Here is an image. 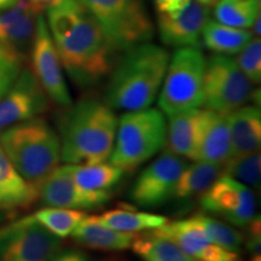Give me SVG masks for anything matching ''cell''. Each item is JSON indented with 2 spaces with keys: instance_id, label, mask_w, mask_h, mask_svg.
Returning <instances> with one entry per match:
<instances>
[{
  "instance_id": "cell-1",
  "label": "cell",
  "mask_w": 261,
  "mask_h": 261,
  "mask_svg": "<svg viewBox=\"0 0 261 261\" xmlns=\"http://www.w3.org/2000/svg\"><path fill=\"white\" fill-rule=\"evenodd\" d=\"M46 21L62 67L77 86L92 87L110 74L116 51L83 3L62 0L47 9Z\"/></svg>"
},
{
  "instance_id": "cell-2",
  "label": "cell",
  "mask_w": 261,
  "mask_h": 261,
  "mask_svg": "<svg viewBox=\"0 0 261 261\" xmlns=\"http://www.w3.org/2000/svg\"><path fill=\"white\" fill-rule=\"evenodd\" d=\"M168 62V51L150 42L126 50L110 71L104 102L113 110L125 112L150 108L159 96Z\"/></svg>"
},
{
  "instance_id": "cell-3",
  "label": "cell",
  "mask_w": 261,
  "mask_h": 261,
  "mask_svg": "<svg viewBox=\"0 0 261 261\" xmlns=\"http://www.w3.org/2000/svg\"><path fill=\"white\" fill-rule=\"evenodd\" d=\"M116 127L115 113L104 100L84 98L71 103L60 122L61 161L68 165L108 161Z\"/></svg>"
},
{
  "instance_id": "cell-4",
  "label": "cell",
  "mask_w": 261,
  "mask_h": 261,
  "mask_svg": "<svg viewBox=\"0 0 261 261\" xmlns=\"http://www.w3.org/2000/svg\"><path fill=\"white\" fill-rule=\"evenodd\" d=\"M0 145L18 174L38 190L60 166V137L41 117L6 127Z\"/></svg>"
},
{
  "instance_id": "cell-5",
  "label": "cell",
  "mask_w": 261,
  "mask_h": 261,
  "mask_svg": "<svg viewBox=\"0 0 261 261\" xmlns=\"http://www.w3.org/2000/svg\"><path fill=\"white\" fill-rule=\"evenodd\" d=\"M167 122L161 110L146 108L126 112L117 119L112 165L129 172L154 158L166 145Z\"/></svg>"
},
{
  "instance_id": "cell-6",
  "label": "cell",
  "mask_w": 261,
  "mask_h": 261,
  "mask_svg": "<svg viewBox=\"0 0 261 261\" xmlns=\"http://www.w3.org/2000/svg\"><path fill=\"white\" fill-rule=\"evenodd\" d=\"M205 57L197 47H179L169 62L159 92V107L167 116L202 107Z\"/></svg>"
},
{
  "instance_id": "cell-7",
  "label": "cell",
  "mask_w": 261,
  "mask_h": 261,
  "mask_svg": "<svg viewBox=\"0 0 261 261\" xmlns=\"http://www.w3.org/2000/svg\"><path fill=\"white\" fill-rule=\"evenodd\" d=\"M97 19L116 52L150 42L154 24L144 0H79Z\"/></svg>"
},
{
  "instance_id": "cell-8",
  "label": "cell",
  "mask_w": 261,
  "mask_h": 261,
  "mask_svg": "<svg viewBox=\"0 0 261 261\" xmlns=\"http://www.w3.org/2000/svg\"><path fill=\"white\" fill-rule=\"evenodd\" d=\"M253 96V84L238 68L236 61L218 54L205 60L202 103L204 109L230 114L246 106Z\"/></svg>"
},
{
  "instance_id": "cell-9",
  "label": "cell",
  "mask_w": 261,
  "mask_h": 261,
  "mask_svg": "<svg viewBox=\"0 0 261 261\" xmlns=\"http://www.w3.org/2000/svg\"><path fill=\"white\" fill-rule=\"evenodd\" d=\"M161 41L172 47L201 46V34L210 10L196 0H155Z\"/></svg>"
},
{
  "instance_id": "cell-10",
  "label": "cell",
  "mask_w": 261,
  "mask_h": 261,
  "mask_svg": "<svg viewBox=\"0 0 261 261\" xmlns=\"http://www.w3.org/2000/svg\"><path fill=\"white\" fill-rule=\"evenodd\" d=\"M60 248L61 238L33 215L0 228V261H51Z\"/></svg>"
},
{
  "instance_id": "cell-11",
  "label": "cell",
  "mask_w": 261,
  "mask_h": 261,
  "mask_svg": "<svg viewBox=\"0 0 261 261\" xmlns=\"http://www.w3.org/2000/svg\"><path fill=\"white\" fill-rule=\"evenodd\" d=\"M187 161L171 151L163 152L143 169L133 182L129 200L142 208H156L173 197Z\"/></svg>"
},
{
  "instance_id": "cell-12",
  "label": "cell",
  "mask_w": 261,
  "mask_h": 261,
  "mask_svg": "<svg viewBox=\"0 0 261 261\" xmlns=\"http://www.w3.org/2000/svg\"><path fill=\"white\" fill-rule=\"evenodd\" d=\"M201 205L234 226H247L255 219L256 202L253 190L233 178L220 177L202 194Z\"/></svg>"
},
{
  "instance_id": "cell-13",
  "label": "cell",
  "mask_w": 261,
  "mask_h": 261,
  "mask_svg": "<svg viewBox=\"0 0 261 261\" xmlns=\"http://www.w3.org/2000/svg\"><path fill=\"white\" fill-rule=\"evenodd\" d=\"M33 73L47 93L48 98L58 106L69 107L71 96L65 83L60 56L48 31L46 19L39 14L35 25V35L32 44Z\"/></svg>"
},
{
  "instance_id": "cell-14",
  "label": "cell",
  "mask_w": 261,
  "mask_h": 261,
  "mask_svg": "<svg viewBox=\"0 0 261 261\" xmlns=\"http://www.w3.org/2000/svg\"><path fill=\"white\" fill-rule=\"evenodd\" d=\"M48 99L34 73L23 68L14 85L0 98V129L41 115L47 110Z\"/></svg>"
},
{
  "instance_id": "cell-15",
  "label": "cell",
  "mask_w": 261,
  "mask_h": 261,
  "mask_svg": "<svg viewBox=\"0 0 261 261\" xmlns=\"http://www.w3.org/2000/svg\"><path fill=\"white\" fill-rule=\"evenodd\" d=\"M39 197L47 207L86 211L102 207L112 197L109 191L81 189L73 177V165L58 166L39 187Z\"/></svg>"
},
{
  "instance_id": "cell-16",
  "label": "cell",
  "mask_w": 261,
  "mask_h": 261,
  "mask_svg": "<svg viewBox=\"0 0 261 261\" xmlns=\"http://www.w3.org/2000/svg\"><path fill=\"white\" fill-rule=\"evenodd\" d=\"M162 236L171 238L196 261H241L237 253L224 249L205 236L195 217L172 221L158 230Z\"/></svg>"
},
{
  "instance_id": "cell-17",
  "label": "cell",
  "mask_w": 261,
  "mask_h": 261,
  "mask_svg": "<svg viewBox=\"0 0 261 261\" xmlns=\"http://www.w3.org/2000/svg\"><path fill=\"white\" fill-rule=\"evenodd\" d=\"M213 114L212 110L195 108L168 116L166 133L168 151L196 161L201 137Z\"/></svg>"
},
{
  "instance_id": "cell-18",
  "label": "cell",
  "mask_w": 261,
  "mask_h": 261,
  "mask_svg": "<svg viewBox=\"0 0 261 261\" xmlns=\"http://www.w3.org/2000/svg\"><path fill=\"white\" fill-rule=\"evenodd\" d=\"M37 12L28 0H17L0 11V45L25 58L35 35Z\"/></svg>"
},
{
  "instance_id": "cell-19",
  "label": "cell",
  "mask_w": 261,
  "mask_h": 261,
  "mask_svg": "<svg viewBox=\"0 0 261 261\" xmlns=\"http://www.w3.org/2000/svg\"><path fill=\"white\" fill-rule=\"evenodd\" d=\"M233 156L259 151L261 112L256 106H243L227 114Z\"/></svg>"
},
{
  "instance_id": "cell-20",
  "label": "cell",
  "mask_w": 261,
  "mask_h": 261,
  "mask_svg": "<svg viewBox=\"0 0 261 261\" xmlns=\"http://www.w3.org/2000/svg\"><path fill=\"white\" fill-rule=\"evenodd\" d=\"M80 246L97 250H126L132 247L137 233L115 230L96 220L94 217H86L75 227L70 234Z\"/></svg>"
},
{
  "instance_id": "cell-21",
  "label": "cell",
  "mask_w": 261,
  "mask_h": 261,
  "mask_svg": "<svg viewBox=\"0 0 261 261\" xmlns=\"http://www.w3.org/2000/svg\"><path fill=\"white\" fill-rule=\"evenodd\" d=\"M38 197V189L18 174L0 145V211L23 210Z\"/></svg>"
},
{
  "instance_id": "cell-22",
  "label": "cell",
  "mask_w": 261,
  "mask_h": 261,
  "mask_svg": "<svg viewBox=\"0 0 261 261\" xmlns=\"http://www.w3.org/2000/svg\"><path fill=\"white\" fill-rule=\"evenodd\" d=\"M233 156L227 114L214 113L201 137L196 161L224 165Z\"/></svg>"
},
{
  "instance_id": "cell-23",
  "label": "cell",
  "mask_w": 261,
  "mask_h": 261,
  "mask_svg": "<svg viewBox=\"0 0 261 261\" xmlns=\"http://www.w3.org/2000/svg\"><path fill=\"white\" fill-rule=\"evenodd\" d=\"M253 39V33L248 29L233 28L208 19L203 25L201 41L214 54L232 56L237 55Z\"/></svg>"
},
{
  "instance_id": "cell-24",
  "label": "cell",
  "mask_w": 261,
  "mask_h": 261,
  "mask_svg": "<svg viewBox=\"0 0 261 261\" xmlns=\"http://www.w3.org/2000/svg\"><path fill=\"white\" fill-rule=\"evenodd\" d=\"M221 172L223 165L195 161V163L182 169L173 196L179 200H189L197 195H202L220 177Z\"/></svg>"
},
{
  "instance_id": "cell-25",
  "label": "cell",
  "mask_w": 261,
  "mask_h": 261,
  "mask_svg": "<svg viewBox=\"0 0 261 261\" xmlns=\"http://www.w3.org/2000/svg\"><path fill=\"white\" fill-rule=\"evenodd\" d=\"M130 248L143 261H196L174 241L155 231L137 236Z\"/></svg>"
},
{
  "instance_id": "cell-26",
  "label": "cell",
  "mask_w": 261,
  "mask_h": 261,
  "mask_svg": "<svg viewBox=\"0 0 261 261\" xmlns=\"http://www.w3.org/2000/svg\"><path fill=\"white\" fill-rule=\"evenodd\" d=\"M94 218L107 226L129 233L158 230L168 223L167 218L162 215L126 210H113Z\"/></svg>"
},
{
  "instance_id": "cell-27",
  "label": "cell",
  "mask_w": 261,
  "mask_h": 261,
  "mask_svg": "<svg viewBox=\"0 0 261 261\" xmlns=\"http://www.w3.org/2000/svg\"><path fill=\"white\" fill-rule=\"evenodd\" d=\"M121 168L110 162L73 165V177L77 185L89 191H109L123 177Z\"/></svg>"
},
{
  "instance_id": "cell-28",
  "label": "cell",
  "mask_w": 261,
  "mask_h": 261,
  "mask_svg": "<svg viewBox=\"0 0 261 261\" xmlns=\"http://www.w3.org/2000/svg\"><path fill=\"white\" fill-rule=\"evenodd\" d=\"M260 16V0H218L214 6L217 22L228 27L248 29Z\"/></svg>"
},
{
  "instance_id": "cell-29",
  "label": "cell",
  "mask_w": 261,
  "mask_h": 261,
  "mask_svg": "<svg viewBox=\"0 0 261 261\" xmlns=\"http://www.w3.org/2000/svg\"><path fill=\"white\" fill-rule=\"evenodd\" d=\"M33 218L52 234L65 238L73 233L75 227L86 218V214L81 211L47 207L38 211Z\"/></svg>"
},
{
  "instance_id": "cell-30",
  "label": "cell",
  "mask_w": 261,
  "mask_h": 261,
  "mask_svg": "<svg viewBox=\"0 0 261 261\" xmlns=\"http://www.w3.org/2000/svg\"><path fill=\"white\" fill-rule=\"evenodd\" d=\"M221 174L233 178L248 188L259 189L261 179V158L259 151L232 156L223 165Z\"/></svg>"
},
{
  "instance_id": "cell-31",
  "label": "cell",
  "mask_w": 261,
  "mask_h": 261,
  "mask_svg": "<svg viewBox=\"0 0 261 261\" xmlns=\"http://www.w3.org/2000/svg\"><path fill=\"white\" fill-rule=\"evenodd\" d=\"M195 219L203 230L212 242L218 244L224 249L230 252L238 253L243 246V234L234 230L232 226L227 225L224 221H220L210 215L196 214Z\"/></svg>"
},
{
  "instance_id": "cell-32",
  "label": "cell",
  "mask_w": 261,
  "mask_h": 261,
  "mask_svg": "<svg viewBox=\"0 0 261 261\" xmlns=\"http://www.w3.org/2000/svg\"><path fill=\"white\" fill-rule=\"evenodd\" d=\"M234 61L242 73L252 84L261 81V41L260 38H253L242 50L238 52Z\"/></svg>"
},
{
  "instance_id": "cell-33",
  "label": "cell",
  "mask_w": 261,
  "mask_h": 261,
  "mask_svg": "<svg viewBox=\"0 0 261 261\" xmlns=\"http://www.w3.org/2000/svg\"><path fill=\"white\" fill-rule=\"evenodd\" d=\"M23 60L16 52L0 45V98L8 92L23 69Z\"/></svg>"
},
{
  "instance_id": "cell-34",
  "label": "cell",
  "mask_w": 261,
  "mask_h": 261,
  "mask_svg": "<svg viewBox=\"0 0 261 261\" xmlns=\"http://www.w3.org/2000/svg\"><path fill=\"white\" fill-rule=\"evenodd\" d=\"M248 227L247 248L250 252L252 259L250 261H260V218L254 219Z\"/></svg>"
},
{
  "instance_id": "cell-35",
  "label": "cell",
  "mask_w": 261,
  "mask_h": 261,
  "mask_svg": "<svg viewBox=\"0 0 261 261\" xmlns=\"http://www.w3.org/2000/svg\"><path fill=\"white\" fill-rule=\"evenodd\" d=\"M51 261H90L89 257L79 250H64V252H58Z\"/></svg>"
},
{
  "instance_id": "cell-36",
  "label": "cell",
  "mask_w": 261,
  "mask_h": 261,
  "mask_svg": "<svg viewBox=\"0 0 261 261\" xmlns=\"http://www.w3.org/2000/svg\"><path fill=\"white\" fill-rule=\"evenodd\" d=\"M28 2L32 5V8L34 9V11L37 14H40L44 10H47L52 8V6L60 4L62 0H28Z\"/></svg>"
},
{
  "instance_id": "cell-37",
  "label": "cell",
  "mask_w": 261,
  "mask_h": 261,
  "mask_svg": "<svg viewBox=\"0 0 261 261\" xmlns=\"http://www.w3.org/2000/svg\"><path fill=\"white\" fill-rule=\"evenodd\" d=\"M15 3L16 2H14V0H0V11L6 8H9V6L14 5Z\"/></svg>"
},
{
  "instance_id": "cell-38",
  "label": "cell",
  "mask_w": 261,
  "mask_h": 261,
  "mask_svg": "<svg viewBox=\"0 0 261 261\" xmlns=\"http://www.w3.org/2000/svg\"><path fill=\"white\" fill-rule=\"evenodd\" d=\"M196 2L201 3V4H203L205 6H211V5L215 4V3H217L218 0H196Z\"/></svg>"
},
{
  "instance_id": "cell-39",
  "label": "cell",
  "mask_w": 261,
  "mask_h": 261,
  "mask_svg": "<svg viewBox=\"0 0 261 261\" xmlns=\"http://www.w3.org/2000/svg\"><path fill=\"white\" fill-rule=\"evenodd\" d=\"M14 2H17V0H14Z\"/></svg>"
}]
</instances>
